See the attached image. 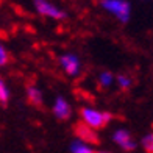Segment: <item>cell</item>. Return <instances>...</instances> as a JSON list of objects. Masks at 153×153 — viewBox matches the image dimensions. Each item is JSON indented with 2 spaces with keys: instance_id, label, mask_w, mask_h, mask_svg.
Wrapping results in <instances>:
<instances>
[{
  "instance_id": "cell-1",
  "label": "cell",
  "mask_w": 153,
  "mask_h": 153,
  "mask_svg": "<svg viewBox=\"0 0 153 153\" xmlns=\"http://www.w3.org/2000/svg\"><path fill=\"white\" fill-rule=\"evenodd\" d=\"M100 6L120 24H127L131 17V3L128 0H100Z\"/></svg>"
},
{
  "instance_id": "cell-2",
  "label": "cell",
  "mask_w": 153,
  "mask_h": 153,
  "mask_svg": "<svg viewBox=\"0 0 153 153\" xmlns=\"http://www.w3.org/2000/svg\"><path fill=\"white\" fill-rule=\"evenodd\" d=\"M80 116H81V120L86 125H89L91 128H94V130L105 128L114 117L111 113H108V111H100V109L89 108V106L81 108Z\"/></svg>"
},
{
  "instance_id": "cell-3",
  "label": "cell",
  "mask_w": 153,
  "mask_h": 153,
  "mask_svg": "<svg viewBox=\"0 0 153 153\" xmlns=\"http://www.w3.org/2000/svg\"><path fill=\"white\" fill-rule=\"evenodd\" d=\"M31 3L34 11L42 17L53 19V20H62L67 17V13L58 3H55L53 0H31Z\"/></svg>"
},
{
  "instance_id": "cell-4",
  "label": "cell",
  "mask_w": 153,
  "mask_h": 153,
  "mask_svg": "<svg viewBox=\"0 0 153 153\" xmlns=\"http://www.w3.org/2000/svg\"><path fill=\"white\" fill-rule=\"evenodd\" d=\"M59 66L62 69V72L69 76H76L81 71V61L80 58L74 53H64L59 56Z\"/></svg>"
},
{
  "instance_id": "cell-5",
  "label": "cell",
  "mask_w": 153,
  "mask_h": 153,
  "mask_svg": "<svg viewBox=\"0 0 153 153\" xmlns=\"http://www.w3.org/2000/svg\"><path fill=\"white\" fill-rule=\"evenodd\" d=\"M74 133L76 136V139L86 142V144H97L99 142V134H97V130L91 128L89 125H86L85 122H76L74 125Z\"/></svg>"
},
{
  "instance_id": "cell-6",
  "label": "cell",
  "mask_w": 153,
  "mask_h": 153,
  "mask_svg": "<svg viewBox=\"0 0 153 153\" xmlns=\"http://www.w3.org/2000/svg\"><path fill=\"white\" fill-rule=\"evenodd\" d=\"M113 141L119 145L122 150H125V152H133L137 147L134 137L131 136V133H130L128 130H125V128H119V130L114 131Z\"/></svg>"
},
{
  "instance_id": "cell-7",
  "label": "cell",
  "mask_w": 153,
  "mask_h": 153,
  "mask_svg": "<svg viewBox=\"0 0 153 153\" xmlns=\"http://www.w3.org/2000/svg\"><path fill=\"white\" fill-rule=\"evenodd\" d=\"M52 111H53L55 117L59 119V120H67L69 117L72 116V106L64 97H56V99H55Z\"/></svg>"
},
{
  "instance_id": "cell-8",
  "label": "cell",
  "mask_w": 153,
  "mask_h": 153,
  "mask_svg": "<svg viewBox=\"0 0 153 153\" xmlns=\"http://www.w3.org/2000/svg\"><path fill=\"white\" fill-rule=\"evenodd\" d=\"M27 100L34 106L42 105V91L36 86H28L27 88Z\"/></svg>"
},
{
  "instance_id": "cell-9",
  "label": "cell",
  "mask_w": 153,
  "mask_h": 153,
  "mask_svg": "<svg viewBox=\"0 0 153 153\" xmlns=\"http://www.w3.org/2000/svg\"><path fill=\"white\" fill-rule=\"evenodd\" d=\"M71 152L72 153H95L91 149V145L80 141V139H75V141L71 144Z\"/></svg>"
},
{
  "instance_id": "cell-10",
  "label": "cell",
  "mask_w": 153,
  "mask_h": 153,
  "mask_svg": "<svg viewBox=\"0 0 153 153\" xmlns=\"http://www.w3.org/2000/svg\"><path fill=\"white\" fill-rule=\"evenodd\" d=\"M114 80H116V76L108 71H103V72L99 74V86L103 88V89H108V88L113 86Z\"/></svg>"
},
{
  "instance_id": "cell-11",
  "label": "cell",
  "mask_w": 153,
  "mask_h": 153,
  "mask_svg": "<svg viewBox=\"0 0 153 153\" xmlns=\"http://www.w3.org/2000/svg\"><path fill=\"white\" fill-rule=\"evenodd\" d=\"M114 81L117 83V86H119L122 91H127V89H130L131 85H133V80H131V76L127 75V74H119V75L116 76Z\"/></svg>"
},
{
  "instance_id": "cell-12",
  "label": "cell",
  "mask_w": 153,
  "mask_h": 153,
  "mask_svg": "<svg viewBox=\"0 0 153 153\" xmlns=\"http://www.w3.org/2000/svg\"><path fill=\"white\" fill-rule=\"evenodd\" d=\"M10 97H11V91L6 81L0 76V103H8L10 102Z\"/></svg>"
},
{
  "instance_id": "cell-13",
  "label": "cell",
  "mask_w": 153,
  "mask_h": 153,
  "mask_svg": "<svg viewBox=\"0 0 153 153\" xmlns=\"http://www.w3.org/2000/svg\"><path fill=\"white\" fill-rule=\"evenodd\" d=\"M141 145L145 153H153V133H149L145 134L142 139H141Z\"/></svg>"
},
{
  "instance_id": "cell-14",
  "label": "cell",
  "mask_w": 153,
  "mask_h": 153,
  "mask_svg": "<svg viewBox=\"0 0 153 153\" xmlns=\"http://www.w3.org/2000/svg\"><path fill=\"white\" fill-rule=\"evenodd\" d=\"M10 62V52L2 42H0V67L6 66Z\"/></svg>"
},
{
  "instance_id": "cell-15",
  "label": "cell",
  "mask_w": 153,
  "mask_h": 153,
  "mask_svg": "<svg viewBox=\"0 0 153 153\" xmlns=\"http://www.w3.org/2000/svg\"><path fill=\"white\" fill-rule=\"evenodd\" d=\"M95 153H111V152H95Z\"/></svg>"
}]
</instances>
